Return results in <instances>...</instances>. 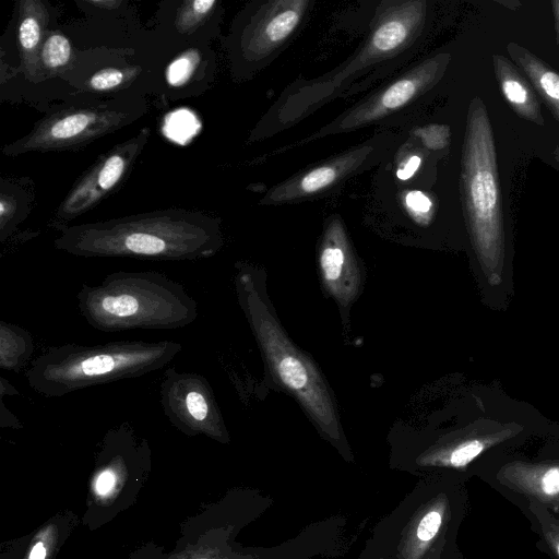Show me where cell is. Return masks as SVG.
Listing matches in <instances>:
<instances>
[{"label":"cell","mask_w":559,"mask_h":559,"mask_svg":"<svg viewBox=\"0 0 559 559\" xmlns=\"http://www.w3.org/2000/svg\"><path fill=\"white\" fill-rule=\"evenodd\" d=\"M530 510L538 521L546 542L559 558V521L537 501H530Z\"/></svg>","instance_id":"603a6c76"},{"label":"cell","mask_w":559,"mask_h":559,"mask_svg":"<svg viewBox=\"0 0 559 559\" xmlns=\"http://www.w3.org/2000/svg\"><path fill=\"white\" fill-rule=\"evenodd\" d=\"M442 523V514L439 511H430L428 512L419 522L417 528V536L423 542H428L432 539Z\"/></svg>","instance_id":"83f0119b"},{"label":"cell","mask_w":559,"mask_h":559,"mask_svg":"<svg viewBox=\"0 0 559 559\" xmlns=\"http://www.w3.org/2000/svg\"><path fill=\"white\" fill-rule=\"evenodd\" d=\"M56 249L82 258L193 261L223 245L218 219L197 210L168 207L58 230Z\"/></svg>","instance_id":"6da1fadb"},{"label":"cell","mask_w":559,"mask_h":559,"mask_svg":"<svg viewBox=\"0 0 559 559\" xmlns=\"http://www.w3.org/2000/svg\"><path fill=\"white\" fill-rule=\"evenodd\" d=\"M116 476L110 469H106L99 474L96 480V490L99 495L107 493L115 485Z\"/></svg>","instance_id":"f1b7e54d"},{"label":"cell","mask_w":559,"mask_h":559,"mask_svg":"<svg viewBox=\"0 0 559 559\" xmlns=\"http://www.w3.org/2000/svg\"><path fill=\"white\" fill-rule=\"evenodd\" d=\"M404 201L408 211L424 223L432 206L430 199L420 191H409Z\"/></svg>","instance_id":"4316f807"},{"label":"cell","mask_w":559,"mask_h":559,"mask_svg":"<svg viewBox=\"0 0 559 559\" xmlns=\"http://www.w3.org/2000/svg\"><path fill=\"white\" fill-rule=\"evenodd\" d=\"M507 437V431H502L467 438L453 445L444 454V464L453 467H464Z\"/></svg>","instance_id":"ffe728a7"},{"label":"cell","mask_w":559,"mask_h":559,"mask_svg":"<svg viewBox=\"0 0 559 559\" xmlns=\"http://www.w3.org/2000/svg\"><path fill=\"white\" fill-rule=\"evenodd\" d=\"M462 188L471 236L488 281L498 284L504 253L497 153L484 102L471 103L462 158Z\"/></svg>","instance_id":"277c9868"},{"label":"cell","mask_w":559,"mask_h":559,"mask_svg":"<svg viewBox=\"0 0 559 559\" xmlns=\"http://www.w3.org/2000/svg\"><path fill=\"white\" fill-rule=\"evenodd\" d=\"M320 272L328 292L342 305H348L358 295L360 272L349 252L342 233H329L320 253Z\"/></svg>","instance_id":"4fadbf2b"},{"label":"cell","mask_w":559,"mask_h":559,"mask_svg":"<svg viewBox=\"0 0 559 559\" xmlns=\"http://www.w3.org/2000/svg\"><path fill=\"white\" fill-rule=\"evenodd\" d=\"M416 91V84L413 80L403 79L391 85L381 97V107L384 109H395L407 103Z\"/></svg>","instance_id":"d4e9b609"},{"label":"cell","mask_w":559,"mask_h":559,"mask_svg":"<svg viewBox=\"0 0 559 559\" xmlns=\"http://www.w3.org/2000/svg\"><path fill=\"white\" fill-rule=\"evenodd\" d=\"M34 352L32 334L11 322H0V367L17 372Z\"/></svg>","instance_id":"d6986e66"},{"label":"cell","mask_w":559,"mask_h":559,"mask_svg":"<svg viewBox=\"0 0 559 559\" xmlns=\"http://www.w3.org/2000/svg\"><path fill=\"white\" fill-rule=\"evenodd\" d=\"M76 52L78 48L63 28L57 25L50 29L39 52V66L44 80H59L71 68Z\"/></svg>","instance_id":"ac0fdd59"},{"label":"cell","mask_w":559,"mask_h":559,"mask_svg":"<svg viewBox=\"0 0 559 559\" xmlns=\"http://www.w3.org/2000/svg\"><path fill=\"white\" fill-rule=\"evenodd\" d=\"M552 154H554L555 159H556L557 162H559V147H558V146L555 148V151L552 152Z\"/></svg>","instance_id":"e575fe53"},{"label":"cell","mask_w":559,"mask_h":559,"mask_svg":"<svg viewBox=\"0 0 559 559\" xmlns=\"http://www.w3.org/2000/svg\"><path fill=\"white\" fill-rule=\"evenodd\" d=\"M407 35L405 25L400 21L382 24L373 34L372 46L380 51H390L400 46Z\"/></svg>","instance_id":"7402d4cb"},{"label":"cell","mask_w":559,"mask_h":559,"mask_svg":"<svg viewBox=\"0 0 559 559\" xmlns=\"http://www.w3.org/2000/svg\"><path fill=\"white\" fill-rule=\"evenodd\" d=\"M151 128H141L133 136L100 154L74 181L60 201L49 226L56 230L92 211L116 193L131 176L151 139Z\"/></svg>","instance_id":"ba28073f"},{"label":"cell","mask_w":559,"mask_h":559,"mask_svg":"<svg viewBox=\"0 0 559 559\" xmlns=\"http://www.w3.org/2000/svg\"><path fill=\"white\" fill-rule=\"evenodd\" d=\"M420 165V157L414 155L396 171V176L401 180L411 178Z\"/></svg>","instance_id":"f546056e"},{"label":"cell","mask_w":559,"mask_h":559,"mask_svg":"<svg viewBox=\"0 0 559 559\" xmlns=\"http://www.w3.org/2000/svg\"><path fill=\"white\" fill-rule=\"evenodd\" d=\"M75 3L88 19L104 21L136 19L135 9L127 0H78Z\"/></svg>","instance_id":"44dd1931"},{"label":"cell","mask_w":559,"mask_h":559,"mask_svg":"<svg viewBox=\"0 0 559 559\" xmlns=\"http://www.w3.org/2000/svg\"><path fill=\"white\" fill-rule=\"evenodd\" d=\"M183 349L174 341H115L50 346L37 356L25 377L32 390L62 397L78 390L134 379L168 365Z\"/></svg>","instance_id":"3957f363"},{"label":"cell","mask_w":559,"mask_h":559,"mask_svg":"<svg viewBox=\"0 0 559 559\" xmlns=\"http://www.w3.org/2000/svg\"><path fill=\"white\" fill-rule=\"evenodd\" d=\"M239 304L276 379L301 403L320 427L337 433V413L320 372L287 337L273 316L260 276L249 267L236 276Z\"/></svg>","instance_id":"8992f818"},{"label":"cell","mask_w":559,"mask_h":559,"mask_svg":"<svg viewBox=\"0 0 559 559\" xmlns=\"http://www.w3.org/2000/svg\"><path fill=\"white\" fill-rule=\"evenodd\" d=\"M157 7L153 31L175 52L210 45L217 36L221 8L216 0H165Z\"/></svg>","instance_id":"30bf717a"},{"label":"cell","mask_w":559,"mask_h":559,"mask_svg":"<svg viewBox=\"0 0 559 559\" xmlns=\"http://www.w3.org/2000/svg\"><path fill=\"white\" fill-rule=\"evenodd\" d=\"M57 9L45 0L16 2V46L22 79L39 85L46 82L39 66V52L47 33L57 26Z\"/></svg>","instance_id":"7c38bea8"},{"label":"cell","mask_w":559,"mask_h":559,"mask_svg":"<svg viewBox=\"0 0 559 559\" xmlns=\"http://www.w3.org/2000/svg\"><path fill=\"white\" fill-rule=\"evenodd\" d=\"M34 182L27 177L0 179V241L4 243L32 211L35 202Z\"/></svg>","instance_id":"9a60e30c"},{"label":"cell","mask_w":559,"mask_h":559,"mask_svg":"<svg viewBox=\"0 0 559 559\" xmlns=\"http://www.w3.org/2000/svg\"><path fill=\"white\" fill-rule=\"evenodd\" d=\"M46 550L41 543H37L29 555V559H45Z\"/></svg>","instance_id":"d6a6232c"},{"label":"cell","mask_w":559,"mask_h":559,"mask_svg":"<svg viewBox=\"0 0 559 559\" xmlns=\"http://www.w3.org/2000/svg\"><path fill=\"white\" fill-rule=\"evenodd\" d=\"M498 479L513 491L559 510V464L513 462L500 469Z\"/></svg>","instance_id":"5bb4252c"},{"label":"cell","mask_w":559,"mask_h":559,"mask_svg":"<svg viewBox=\"0 0 559 559\" xmlns=\"http://www.w3.org/2000/svg\"><path fill=\"white\" fill-rule=\"evenodd\" d=\"M0 424L2 427H21L19 418L10 409L7 408L3 397H0Z\"/></svg>","instance_id":"4dcf8cb0"},{"label":"cell","mask_w":559,"mask_h":559,"mask_svg":"<svg viewBox=\"0 0 559 559\" xmlns=\"http://www.w3.org/2000/svg\"><path fill=\"white\" fill-rule=\"evenodd\" d=\"M147 96L124 94L109 98L68 95L51 103L23 136L4 144L1 153L17 157L29 153L79 151L123 129L148 112Z\"/></svg>","instance_id":"5b68a950"},{"label":"cell","mask_w":559,"mask_h":559,"mask_svg":"<svg viewBox=\"0 0 559 559\" xmlns=\"http://www.w3.org/2000/svg\"><path fill=\"white\" fill-rule=\"evenodd\" d=\"M300 14L297 10H286L274 16L266 25L264 35L272 43L286 38L297 26Z\"/></svg>","instance_id":"cb8c5ba5"},{"label":"cell","mask_w":559,"mask_h":559,"mask_svg":"<svg viewBox=\"0 0 559 559\" xmlns=\"http://www.w3.org/2000/svg\"><path fill=\"white\" fill-rule=\"evenodd\" d=\"M159 395L165 416L182 432L225 437L223 415L204 376L168 368L162 378Z\"/></svg>","instance_id":"9c48e42d"},{"label":"cell","mask_w":559,"mask_h":559,"mask_svg":"<svg viewBox=\"0 0 559 559\" xmlns=\"http://www.w3.org/2000/svg\"><path fill=\"white\" fill-rule=\"evenodd\" d=\"M78 307L95 330H174L198 318V304L186 287L156 271H119L96 285L83 284Z\"/></svg>","instance_id":"7a4b0ae2"},{"label":"cell","mask_w":559,"mask_h":559,"mask_svg":"<svg viewBox=\"0 0 559 559\" xmlns=\"http://www.w3.org/2000/svg\"><path fill=\"white\" fill-rule=\"evenodd\" d=\"M335 170L329 166H322L308 173L300 181L304 192L310 193L323 189L335 179Z\"/></svg>","instance_id":"484cf974"},{"label":"cell","mask_w":559,"mask_h":559,"mask_svg":"<svg viewBox=\"0 0 559 559\" xmlns=\"http://www.w3.org/2000/svg\"><path fill=\"white\" fill-rule=\"evenodd\" d=\"M201 559H204V558H201Z\"/></svg>","instance_id":"d590c367"},{"label":"cell","mask_w":559,"mask_h":559,"mask_svg":"<svg viewBox=\"0 0 559 559\" xmlns=\"http://www.w3.org/2000/svg\"><path fill=\"white\" fill-rule=\"evenodd\" d=\"M551 5H552L554 15H555V21H556V26H557V32H558V40H559V0L552 1Z\"/></svg>","instance_id":"836d02e7"},{"label":"cell","mask_w":559,"mask_h":559,"mask_svg":"<svg viewBox=\"0 0 559 559\" xmlns=\"http://www.w3.org/2000/svg\"><path fill=\"white\" fill-rule=\"evenodd\" d=\"M164 62L157 50L94 47L78 50L71 68L58 81L67 85L70 95H155Z\"/></svg>","instance_id":"52a82bcc"},{"label":"cell","mask_w":559,"mask_h":559,"mask_svg":"<svg viewBox=\"0 0 559 559\" xmlns=\"http://www.w3.org/2000/svg\"><path fill=\"white\" fill-rule=\"evenodd\" d=\"M19 394V391L16 390L15 386H13L10 382L7 381L5 378L1 377L0 378V397H3L5 395H17Z\"/></svg>","instance_id":"1f68e13d"},{"label":"cell","mask_w":559,"mask_h":559,"mask_svg":"<svg viewBox=\"0 0 559 559\" xmlns=\"http://www.w3.org/2000/svg\"><path fill=\"white\" fill-rule=\"evenodd\" d=\"M493 68L504 98L518 116L544 126L542 109L535 93L513 66L502 56L495 55Z\"/></svg>","instance_id":"2e32d148"},{"label":"cell","mask_w":559,"mask_h":559,"mask_svg":"<svg viewBox=\"0 0 559 559\" xmlns=\"http://www.w3.org/2000/svg\"><path fill=\"white\" fill-rule=\"evenodd\" d=\"M215 67V53L210 45L181 49L158 70L155 95L169 100L201 96L214 80Z\"/></svg>","instance_id":"8fae6325"},{"label":"cell","mask_w":559,"mask_h":559,"mask_svg":"<svg viewBox=\"0 0 559 559\" xmlns=\"http://www.w3.org/2000/svg\"><path fill=\"white\" fill-rule=\"evenodd\" d=\"M511 59L524 71L535 90L559 121V74L516 43L507 46Z\"/></svg>","instance_id":"e0dca14e"}]
</instances>
